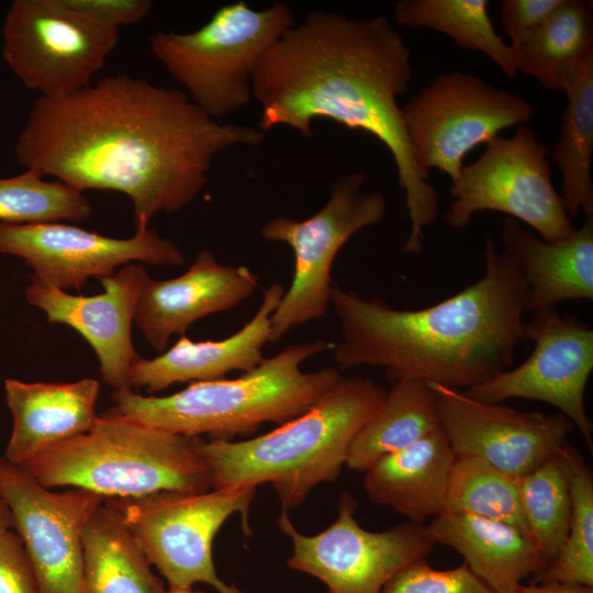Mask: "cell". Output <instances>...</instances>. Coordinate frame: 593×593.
Returning <instances> with one entry per match:
<instances>
[{
	"mask_svg": "<svg viewBox=\"0 0 593 593\" xmlns=\"http://www.w3.org/2000/svg\"><path fill=\"white\" fill-rule=\"evenodd\" d=\"M265 132L221 123L179 89L120 74L69 94L38 97L18 134L25 169L68 187L127 195L135 231L158 213L191 203L214 158L236 146H258Z\"/></svg>",
	"mask_w": 593,
	"mask_h": 593,
	"instance_id": "1",
	"label": "cell"
},
{
	"mask_svg": "<svg viewBox=\"0 0 593 593\" xmlns=\"http://www.w3.org/2000/svg\"><path fill=\"white\" fill-rule=\"evenodd\" d=\"M412 79L410 49L387 16L312 11L259 57L251 91L262 132L288 126L311 137L313 121L323 119L379 139L404 192L410 232L403 250L417 254L437 217L438 192L415 160L398 102Z\"/></svg>",
	"mask_w": 593,
	"mask_h": 593,
	"instance_id": "2",
	"label": "cell"
},
{
	"mask_svg": "<svg viewBox=\"0 0 593 593\" xmlns=\"http://www.w3.org/2000/svg\"><path fill=\"white\" fill-rule=\"evenodd\" d=\"M483 256L485 272L477 282L419 310L333 284L338 368L379 367L391 384L418 380L461 391L512 368L525 339L527 287L513 258L489 237Z\"/></svg>",
	"mask_w": 593,
	"mask_h": 593,
	"instance_id": "3",
	"label": "cell"
},
{
	"mask_svg": "<svg viewBox=\"0 0 593 593\" xmlns=\"http://www.w3.org/2000/svg\"><path fill=\"white\" fill-rule=\"evenodd\" d=\"M385 393L372 379L340 377L307 411L269 433L205 440L212 489L270 483L283 511L298 507L313 488L338 478L354 437Z\"/></svg>",
	"mask_w": 593,
	"mask_h": 593,
	"instance_id": "4",
	"label": "cell"
},
{
	"mask_svg": "<svg viewBox=\"0 0 593 593\" xmlns=\"http://www.w3.org/2000/svg\"><path fill=\"white\" fill-rule=\"evenodd\" d=\"M331 347L325 340L290 345L238 378L192 382L166 396L113 391L112 409L167 433L233 440L303 414L328 391L342 377L337 368L303 371L301 365Z\"/></svg>",
	"mask_w": 593,
	"mask_h": 593,
	"instance_id": "5",
	"label": "cell"
},
{
	"mask_svg": "<svg viewBox=\"0 0 593 593\" xmlns=\"http://www.w3.org/2000/svg\"><path fill=\"white\" fill-rule=\"evenodd\" d=\"M204 443L110 409L86 433L37 452L20 467L48 489L78 488L104 499L199 493L212 489Z\"/></svg>",
	"mask_w": 593,
	"mask_h": 593,
	"instance_id": "6",
	"label": "cell"
},
{
	"mask_svg": "<svg viewBox=\"0 0 593 593\" xmlns=\"http://www.w3.org/2000/svg\"><path fill=\"white\" fill-rule=\"evenodd\" d=\"M293 25L284 2L254 10L238 1L221 7L198 30L157 31L148 44L192 103L219 121L251 101L255 64Z\"/></svg>",
	"mask_w": 593,
	"mask_h": 593,
	"instance_id": "7",
	"label": "cell"
},
{
	"mask_svg": "<svg viewBox=\"0 0 593 593\" xmlns=\"http://www.w3.org/2000/svg\"><path fill=\"white\" fill-rule=\"evenodd\" d=\"M255 488L212 489L199 493L161 491L138 497L105 499L130 528L145 556L169 588L188 589L202 582L219 593H242L216 573L212 544L235 513L245 535Z\"/></svg>",
	"mask_w": 593,
	"mask_h": 593,
	"instance_id": "8",
	"label": "cell"
},
{
	"mask_svg": "<svg viewBox=\"0 0 593 593\" xmlns=\"http://www.w3.org/2000/svg\"><path fill=\"white\" fill-rule=\"evenodd\" d=\"M120 34L69 0H14L1 27L2 57L40 97L57 98L92 83Z\"/></svg>",
	"mask_w": 593,
	"mask_h": 593,
	"instance_id": "9",
	"label": "cell"
},
{
	"mask_svg": "<svg viewBox=\"0 0 593 593\" xmlns=\"http://www.w3.org/2000/svg\"><path fill=\"white\" fill-rule=\"evenodd\" d=\"M550 152L526 125L510 137H494L452 181L446 224L462 228L475 212L497 211L529 225L544 240L568 238L575 227L552 184Z\"/></svg>",
	"mask_w": 593,
	"mask_h": 593,
	"instance_id": "10",
	"label": "cell"
},
{
	"mask_svg": "<svg viewBox=\"0 0 593 593\" xmlns=\"http://www.w3.org/2000/svg\"><path fill=\"white\" fill-rule=\"evenodd\" d=\"M363 181L362 171L345 175L333 184L325 205L311 217L298 221L276 216L261 228L266 240L288 245L294 256L291 284L271 316L270 343L326 314L337 254L357 232L383 220L384 195L363 192Z\"/></svg>",
	"mask_w": 593,
	"mask_h": 593,
	"instance_id": "11",
	"label": "cell"
},
{
	"mask_svg": "<svg viewBox=\"0 0 593 593\" xmlns=\"http://www.w3.org/2000/svg\"><path fill=\"white\" fill-rule=\"evenodd\" d=\"M401 109L417 165L445 172L451 182L472 148L535 115L522 96L462 71L437 75Z\"/></svg>",
	"mask_w": 593,
	"mask_h": 593,
	"instance_id": "12",
	"label": "cell"
},
{
	"mask_svg": "<svg viewBox=\"0 0 593 593\" xmlns=\"http://www.w3.org/2000/svg\"><path fill=\"white\" fill-rule=\"evenodd\" d=\"M337 508L336 521L315 535L300 533L287 511L278 518L292 540L287 566L322 581L327 593H382L396 573L425 559L435 545L424 523L407 521L382 532L362 528L355 517L357 502L347 491Z\"/></svg>",
	"mask_w": 593,
	"mask_h": 593,
	"instance_id": "13",
	"label": "cell"
},
{
	"mask_svg": "<svg viewBox=\"0 0 593 593\" xmlns=\"http://www.w3.org/2000/svg\"><path fill=\"white\" fill-rule=\"evenodd\" d=\"M0 500L24 545L36 593H85L82 533L105 499L78 488L51 491L0 457Z\"/></svg>",
	"mask_w": 593,
	"mask_h": 593,
	"instance_id": "14",
	"label": "cell"
},
{
	"mask_svg": "<svg viewBox=\"0 0 593 593\" xmlns=\"http://www.w3.org/2000/svg\"><path fill=\"white\" fill-rule=\"evenodd\" d=\"M524 334L534 349L523 363L463 392L488 403L515 398L548 403L578 427L592 451L593 424L584 393L593 370V329L577 315H561L550 306L535 311L524 324Z\"/></svg>",
	"mask_w": 593,
	"mask_h": 593,
	"instance_id": "15",
	"label": "cell"
},
{
	"mask_svg": "<svg viewBox=\"0 0 593 593\" xmlns=\"http://www.w3.org/2000/svg\"><path fill=\"white\" fill-rule=\"evenodd\" d=\"M0 253L22 258L33 270L31 282L60 290L79 289L89 278H104L132 261L181 266L184 257L154 228L113 238L58 223H0Z\"/></svg>",
	"mask_w": 593,
	"mask_h": 593,
	"instance_id": "16",
	"label": "cell"
},
{
	"mask_svg": "<svg viewBox=\"0 0 593 593\" xmlns=\"http://www.w3.org/2000/svg\"><path fill=\"white\" fill-rule=\"evenodd\" d=\"M440 426L456 456L478 457L521 479L568 445L574 424L563 414L526 412L474 400L463 391L428 383Z\"/></svg>",
	"mask_w": 593,
	"mask_h": 593,
	"instance_id": "17",
	"label": "cell"
},
{
	"mask_svg": "<svg viewBox=\"0 0 593 593\" xmlns=\"http://www.w3.org/2000/svg\"><path fill=\"white\" fill-rule=\"evenodd\" d=\"M149 278L142 264H127L101 278L104 291L96 295H74L31 282L25 296L49 323L65 324L80 333L98 356L103 382L113 391H125L133 388L131 370L139 357L132 342V323Z\"/></svg>",
	"mask_w": 593,
	"mask_h": 593,
	"instance_id": "18",
	"label": "cell"
},
{
	"mask_svg": "<svg viewBox=\"0 0 593 593\" xmlns=\"http://www.w3.org/2000/svg\"><path fill=\"white\" fill-rule=\"evenodd\" d=\"M257 288L258 277L249 268L222 265L203 249L182 275L147 280L134 322L150 346L163 353L172 335L183 336L198 320L234 309Z\"/></svg>",
	"mask_w": 593,
	"mask_h": 593,
	"instance_id": "19",
	"label": "cell"
},
{
	"mask_svg": "<svg viewBox=\"0 0 593 593\" xmlns=\"http://www.w3.org/2000/svg\"><path fill=\"white\" fill-rule=\"evenodd\" d=\"M283 294L284 287L279 282L266 288L255 315L226 338L192 342L183 335L157 357L139 356L132 366V385L153 394L179 382L216 380L230 371L253 370L265 359L262 350L270 342L271 316Z\"/></svg>",
	"mask_w": 593,
	"mask_h": 593,
	"instance_id": "20",
	"label": "cell"
},
{
	"mask_svg": "<svg viewBox=\"0 0 593 593\" xmlns=\"http://www.w3.org/2000/svg\"><path fill=\"white\" fill-rule=\"evenodd\" d=\"M99 382L85 378L69 383L4 381L13 427L4 458L20 466L37 452L89 430L98 415Z\"/></svg>",
	"mask_w": 593,
	"mask_h": 593,
	"instance_id": "21",
	"label": "cell"
},
{
	"mask_svg": "<svg viewBox=\"0 0 593 593\" xmlns=\"http://www.w3.org/2000/svg\"><path fill=\"white\" fill-rule=\"evenodd\" d=\"M426 528L435 544L455 549L496 593H511L550 562L529 534L505 522L444 512Z\"/></svg>",
	"mask_w": 593,
	"mask_h": 593,
	"instance_id": "22",
	"label": "cell"
},
{
	"mask_svg": "<svg viewBox=\"0 0 593 593\" xmlns=\"http://www.w3.org/2000/svg\"><path fill=\"white\" fill-rule=\"evenodd\" d=\"M502 242L526 283L527 312L593 299V217L558 242L540 239L505 217Z\"/></svg>",
	"mask_w": 593,
	"mask_h": 593,
	"instance_id": "23",
	"label": "cell"
},
{
	"mask_svg": "<svg viewBox=\"0 0 593 593\" xmlns=\"http://www.w3.org/2000/svg\"><path fill=\"white\" fill-rule=\"evenodd\" d=\"M455 458L440 426L368 468L363 478L365 492L370 502L392 508L410 522L424 523L445 511Z\"/></svg>",
	"mask_w": 593,
	"mask_h": 593,
	"instance_id": "24",
	"label": "cell"
},
{
	"mask_svg": "<svg viewBox=\"0 0 593 593\" xmlns=\"http://www.w3.org/2000/svg\"><path fill=\"white\" fill-rule=\"evenodd\" d=\"M85 593H167L120 513L105 501L82 533Z\"/></svg>",
	"mask_w": 593,
	"mask_h": 593,
	"instance_id": "25",
	"label": "cell"
},
{
	"mask_svg": "<svg viewBox=\"0 0 593 593\" xmlns=\"http://www.w3.org/2000/svg\"><path fill=\"white\" fill-rule=\"evenodd\" d=\"M438 427L436 395L428 383L418 380L392 383L354 437L346 465L365 472L382 457L417 443Z\"/></svg>",
	"mask_w": 593,
	"mask_h": 593,
	"instance_id": "26",
	"label": "cell"
},
{
	"mask_svg": "<svg viewBox=\"0 0 593 593\" xmlns=\"http://www.w3.org/2000/svg\"><path fill=\"white\" fill-rule=\"evenodd\" d=\"M568 98L552 158L562 178V201L569 216L582 212L593 217V52L578 61L562 79Z\"/></svg>",
	"mask_w": 593,
	"mask_h": 593,
	"instance_id": "27",
	"label": "cell"
},
{
	"mask_svg": "<svg viewBox=\"0 0 593 593\" xmlns=\"http://www.w3.org/2000/svg\"><path fill=\"white\" fill-rule=\"evenodd\" d=\"M518 72L561 91L563 76L593 52L592 1L562 0L561 4L514 49Z\"/></svg>",
	"mask_w": 593,
	"mask_h": 593,
	"instance_id": "28",
	"label": "cell"
},
{
	"mask_svg": "<svg viewBox=\"0 0 593 593\" xmlns=\"http://www.w3.org/2000/svg\"><path fill=\"white\" fill-rule=\"evenodd\" d=\"M488 0H400L394 21L410 29H428L449 36L460 48L485 54L510 78L518 74L515 51L499 35Z\"/></svg>",
	"mask_w": 593,
	"mask_h": 593,
	"instance_id": "29",
	"label": "cell"
},
{
	"mask_svg": "<svg viewBox=\"0 0 593 593\" xmlns=\"http://www.w3.org/2000/svg\"><path fill=\"white\" fill-rule=\"evenodd\" d=\"M568 445L519 479L529 535L550 561L563 545L571 514L572 469L567 456Z\"/></svg>",
	"mask_w": 593,
	"mask_h": 593,
	"instance_id": "30",
	"label": "cell"
},
{
	"mask_svg": "<svg viewBox=\"0 0 593 593\" xmlns=\"http://www.w3.org/2000/svg\"><path fill=\"white\" fill-rule=\"evenodd\" d=\"M444 512L505 522L529 534L521 502L519 479L478 457L456 456Z\"/></svg>",
	"mask_w": 593,
	"mask_h": 593,
	"instance_id": "31",
	"label": "cell"
},
{
	"mask_svg": "<svg viewBox=\"0 0 593 593\" xmlns=\"http://www.w3.org/2000/svg\"><path fill=\"white\" fill-rule=\"evenodd\" d=\"M571 477V514L563 545L553 560L529 579L574 583L593 588V477L582 456L567 447Z\"/></svg>",
	"mask_w": 593,
	"mask_h": 593,
	"instance_id": "32",
	"label": "cell"
},
{
	"mask_svg": "<svg viewBox=\"0 0 593 593\" xmlns=\"http://www.w3.org/2000/svg\"><path fill=\"white\" fill-rule=\"evenodd\" d=\"M92 213L83 192L58 180H46L36 170L0 178V223L81 222Z\"/></svg>",
	"mask_w": 593,
	"mask_h": 593,
	"instance_id": "33",
	"label": "cell"
},
{
	"mask_svg": "<svg viewBox=\"0 0 593 593\" xmlns=\"http://www.w3.org/2000/svg\"><path fill=\"white\" fill-rule=\"evenodd\" d=\"M382 593H496L466 563L446 570L434 569L425 559L417 560L396 573Z\"/></svg>",
	"mask_w": 593,
	"mask_h": 593,
	"instance_id": "34",
	"label": "cell"
},
{
	"mask_svg": "<svg viewBox=\"0 0 593 593\" xmlns=\"http://www.w3.org/2000/svg\"><path fill=\"white\" fill-rule=\"evenodd\" d=\"M0 593H36L24 545L10 529L0 534Z\"/></svg>",
	"mask_w": 593,
	"mask_h": 593,
	"instance_id": "35",
	"label": "cell"
},
{
	"mask_svg": "<svg viewBox=\"0 0 593 593\" xmlns=\"http://www.w3.org/2000/svg\"><path fill=\"white\" fill-rule=\"evenodd\" d=\"M562 0H503L501 21L513 49L529 36Z\"/></svg>",
	"mask_w": 593,
	"mask_h": 593,
	"instance_id": "36",
	"label": "cell"
},
{
	"mask_svg": "<svg viewBox=\"0 0 593 593\" xmlns=\"http://www.w3.org/2000/svg\"><path fill=\"white\" fill-rule=\"evenodd\" d=\"M72 5L103 24L120 30L146 18L153 7L149 0H69Z\"/></svg>",
	"mask_w": 593,
	"mask_h": 593,
	"instance_id": "37",
	"label": "cell"
},
{
	"mask_svg": "<svg viewBox=\"0 0 593 593\" xmlns=\"http://www.w3.org/2000/svg\"><path fill=\"white\" fill-rule=\"evenodd\" d=\"M511 593H593V588L563 582L523 583Z\"/></svg>",
	"mask_w": 593,
	"mask_h": 593,
	"instance_id": "38",
	"label": "cell"
},
{
	"mask_svg": "<svg viewBox=\"0 0 593 593\" xmlns=\"http://www.w3.org/2000/svg\"><path fill=\"white\" fill-rule=\"evenodd\" d=\"M12 528L11 514L3 501L0 500V534Z\"/></svg>",
	"mask_w": 593,
	"mask_h": 593,
	"instance_id": "39",
	"label": "cell"
},
{
	"mask_svg": "<svg viewBox=\"0 0 593 593\" xmlns=\"http://www.w3.org/2000/svg\"><path fill=\"white\" fill-rule=\"evenodd\" d=\"M167 593H205V592H203V591H194L191 588H188V589L169 588Z\"/></svg>",
	"mask_w": 593,
	"mask_h": 593,
	"instance_id": "40",
	"label": "cell"
}]
</instances>
